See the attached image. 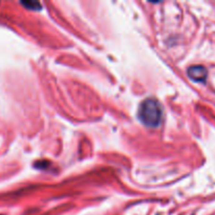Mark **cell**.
Returning a JSON list of instances; mask_svg holds the SVG:
<instances>
[{
    "mask_svg": "<svg viewBox=\"0 0 215 215\" xmlns=\"http://www.w3.org/2000/svg\"><path fill=\"white\" fill-rule=\"evenodd\" d=\"M139 117L143 124L148 127H158L161 124L162 118H163V110H162L161 104L154 99H146L140 105Z\"/></svg>",
    "mask_w": 215,
    "mask_h": 215,
    "instance_id": "cell-1",
    "label": "cell"
},
{
    "mask_svg": "<svg viewBox=\"0 0 215 215\" xmlns=\"http://www.w3.org/2000/svg\"><path fill=\"white\" fill-rule=\"evenodd\" d=\"M188 76L190 77V79H192L195 82H202L204 83L207 79L208 72L204 66L202 65H194L191 66L188 69Z\"/></svg>",
    "mask_w": 215,
    "mask_h": 215,
    "instance_id": "cell-2",
    "label": "cell"
}]
</instances>
